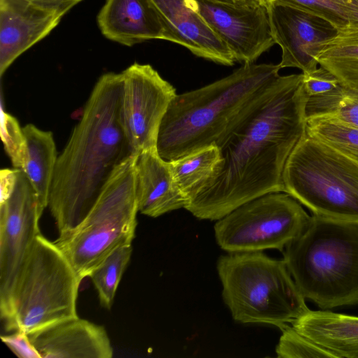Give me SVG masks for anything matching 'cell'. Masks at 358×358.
Wrapping results in <instances>:
<instances>
[{
	"label": "cell",
	"instance_id": "6da1fadb",
	"mask_svg": "<svg viewBox=\"0 0 358 358\" xmlns=\"http://www.w3.org/2000/svg\"><path fill=\"white\" fill-rule=\"evenodd\" d=\"M303 73L279 76L232 122L216 145L222 162L187 199L185 209L218 220L271 192H285L283 171L306 130Z\"/></svg>",
	"mask_w": 358,
	"mask_h": 358
},
{
	"label": "cell",
	"instance_id": "7a4b0ae2",
	"mask_svg": "<svg viewBox=\"0 0 358 358\" xmlns=\"http://www.w3.org/2000/svg\"><path fill=\"white\" fill-rule=\"evenodd\" d=\"M122 87V73L99 78L57 157L48 207L59 234L85 218L117 167L135 155L120 121Z\"/></svg>",
	"mask_w": 358,
	"mask_h": 358
},
{
	"label": "cell",
	"instance_id": "3957f363",
	"mask_svg": "<svg viewBox=\"0 0 358 358\" xmlns=\"http://www.w3.org/2000/svg\"><path fill=\"white\" fill-rule=\"evenodd\" d=\"M279 64H247L201 88L176 94L161 122L157 150L166 162L215 144L280 76Z\"/></svg>",
	"mask_w": 358,
	"mask_h": 358
},
{
	"label": "cell",
	"instance_id": "277c9868",
	"mask_svg": "<svg viewBox=\"0 0 358 358\" xmlns=\"http://www.w3.org/2000/svg\"><path fill=\"white\" fill-rule=\"evenodd\" d=\"M282 253L305 299L323 309L358 304V221L313 215Z\"/></svg>",
	"mask_w": 358,
	"mask_h": 358
},
{
	"label": "cell",
	"instance_id": "5b68a950",
	"mask_svg": "<svg viewBox=\"0 0 358 358\" xmlns=\"http://www.w3.org/2000/svg\"><path fill=\"white\" fill-rule=\"evenodd\" d=\"M217 271L236 322L281 328L309 310L283 259L262 251L228 252L219 257Z\"/></svg>",
	"mask_w": 358,
	"mask_h": 358
},
{
	"label": "cell",
	"instance_id": "8992f818",
	"mask_svg": "<svg viewBox=\"0 0 358 358\" xmlns=\"http://www.w3.org/2000/svg\"><path fill=\"white\" fill-rule=\"evenodd\" d=\"M136 158L131 155L117 167L85 218L54 241L81 280L115 249L131 245L138 212Z\"/></svg>",
	"mask_w": 358,
	"mask_h": 358
},
{
	"label": "cell",
	"instance_id": "52a82bcc",
	"mask_svg": "<svg viewBox=\"0 0 358 358\" xmlns=\"http://www.w3.org/2000/svg\"><path fill=\"white\" fill-rule=\"evenodd\" d=\"M285 192L313 215L358 221V163L306 132L283 171Z\"/></svg>",
	"mask_w": 358,
	"mask_h": 358
},
{
	"label": "cell",
	"instance_id": "ba28073f",
	"mask_svg": "<svg viewBox=\"0 0 358 358\" xmlns=\"http://www.w3.org/2000/svg\"><path fill=\"white\" fill-rule=\"evenodd\" d=\"M81 281L55 243L38 234L15 287L6 330L28 334L78 317Z\"/></svg>",
	"mask_w": 358,
	"mask_h": 358
},
{
	"label": "cell",
	"instance_id": "9c48e42d",
	"mask_svg": "<svg viewBox=\"0 0 358 358\" xmlns=\"http://www.w3.org/2000/svg\"><path fill=\"white\" fill-rule=\"evenodd\" d=\"M310 216L289 194L271 192L248 201L217 220L218 245L227 252L283 251Z\"/></svg>",
	"mask_w": 358,
	"mask_h": 358
},
{
	"label": "cell",
	"instance_id": "30bf717a",
	"mask_svg": "<svg viewBox=\"0 0 358 358\" xmlns=\"http://www.w3.org/2000/svg\"><path fill=\"white\" fill-rule=\"evenodd\" d=\"M41 215L36 193L19 169L13 192L0 203V313L3 324L10 316L15 287L34 241L41 234Z\"/></svg>",
	"mask_w": 358,
	"mask_h": 358
},
{
	"label": "cell",
	"instance_id": "8fae6325",
	"mask_svg": "<svg viewBox=\"0 0 358 358\" xmlns=\"http://www.w3.org/2000/svg\"><path fill=\"white\" fill-rule=\"evenodd\" d=\"M121 73L120 121L132 152L137 155L157 148L161 122L177 94L150 64L135 62Z\"/></svg>",
	"mask_w": 358,
	"mask_h": 358
},
{
	"label": "cell",
	"instance_id": "7c38bea8",
	"mask_svg": "<svg viewBox=\"0 0 358 358\" xmlns=\"http://www.w3.org/2000/svg\"><path fill=\"white\" fill-rule=\"evenodd\" d=\"M224 41L235 60L253 64L274 44L267 8L237 1L187 0Z\"/></svg>",
	"mask_w": 358,
	"mask_h": 358
},
{
	"label": "cell",
	"instance_id": "4fadbf2b",
	"mask_svg": "<svg viewBox=\"0 0 358 358\" xmlns=\"http://www.w3.org/2000/svg\"><path fill=\"white\" fill-rule=\"evenodd\" d=\"M76 4L44 0H0V76L45 38Z\"/></svg>",
	"mask_w": 358,
	"mask_h": 358
},
{
	"label": "cell",
	"instance_id": "5bb4252c",
	"mask_svg": "<svg viewBox=\"0 0 358 358\" xmlns=\"http://www.w3.org/2000/svg\"><path fill=\"white\" fill-rule=\"evenodd\" d=\"M267 10L273 40L282 50L280 68L316 69L317 56L338 29L321 17L274 1Z\"/></svg>",
	"mask_w": 358,
	"mask_h": 358
},
{
	"label": "cell",
	"instance_id": "9a60e30c",
	"mask_svg": "<svg viewBox=\"0 0 358 358\" xmlns=\"http://www.w3.org/2000/svg\"><path fill=\"white\" fill-rule=\"evenodd\" d=\"M164 29L165 41L188 49L197 57L232 66L235 58L224 41L187 0H150Z\"/></svg>",
	"mask_w": 358,
	"mask_h": 358
},
{
	"label": "cell",
	"instance_id": "2e32d148",
	"mask_svg": "<svg viewBox=\"0 0 358 358\" xmlns=\"http://www.w3.org/2000/svg\"><path fill=\"white\" fill-rule=\"evenodd\" d=\"M41 358H111L105 328L78 317L27 334Z\"/></svg>",
	"mask_w": 358,
	"mask_h": 358
},
{
	"label": "cell",
	"instance_id": "e0dca14e",
	"mask_svg": "<svg viewBox=\"0 0 358 358\" xmlns=\"http://www.w3.org/2000/svg\"><path fill=\"white\" fill-rule=\"evenodd\" d=\"M135 185L138 210L143 215L157 217L186 206L187 199L173 177L169 162L159 156L157 148L136 155Z\"/></svg>",
	"mask_w": 358,
	"mask_h": 358
},
{
	"label": "cell",
	"instance_id": "ac0fdd59",
	"mask_svg": "<svg viewBox=\"0 0 358 358\" xmlns=\"http://www.w3.org/2000/svg\"><path fill=\"white\" fill-rule=\"evenodd\" d=\"M101 34L126 46L164 40V29L150 0H106L96 17Z\"/></svg>",
	"mask_w": 358,
	"mask_h": 358
},
{
	"label": "cell",
	"instance_id": "d6986e66",
	"mask_svg": "<svg viewBox=\"0 0 358 358\" xmlns=\"http://www.w3.org/2000/svg\"><path fill=\"white\" fill-rule=\"evenodd\" d=\"M291 324L301 334L339 358H358V317L309 309Z\"/></svg>",
	"mask_w": 358,
	"mask_h": 358
},
{
	"label": "cell",
	"instance_id": "ffe728a7",
	"mask_svg": "<svg viewBox=\"0 0 358 358\" xmlns=\"http://www.w3.org/2000/svg\"><path fill=\"white\" fill-rule=\"evenodd\" d=\"M27 142V153L21 169L35 190L41 214L48 206L51 185L57 160L53 134L33 124L22 127Z\"/></svg>",
	"mask_w": 358,
	"mask_h": 358
},
{
	"label": "cell",
	"instance_id": "44dd1931",
	"mask_svg": "<svg viewBox=\"0 0 358 358\" xmlns=\"http://www.w3.org/2000/svg\"><path fill=\"white\" fill-rule=\"evenodd\" d=\"M345 87L358 91V32L338 31L317 56Z\"/></svg>",
	"mask_w": 358,
	"mask_h": 358
},
{
	"label": "cell",
	"instance_id": "7402d4cb",
	"mask_svg": "<svg viewBox=\"0 0 358 358\" xmlns=\"http://www.w3.org/2000/svg\"><path fill=\"white\" fill-rule=\"evenodd\" d=\"M221 162L220 150L213 144L169 162L173 177L187 201L213 176Z\"/></svg>",
	"mask_w": 358,
	"mask_h": 358
},
{
	"label": "cell",
	"instance_id": "603a6c76",
	"mask_svg": "<svg viewBox=\"0 0 358 358\" xmlns=\"http://www.w3.org/2000/svg\"><path fill=\"white\" fill-rule=\"evenodd\" d=\"M306 120L329 116L358 128V91L343 87L327 93L309 96L306 106Z\"/></svg>",
	"mask_w": 358,
	"mask_h": 358
},
{
	"label": "cell",
	"instance_id": "cb8c5ba5",
	"mask_svg": "<svg viewBox=\"0 0 358 358\" xmlns=\"http://www.w3.org/2000/svg\"><path fill=\"white\" fill-rule=\"evenodd\" d=\"M308 134L338 150L358 163V128L329 116L306 120Z\"/></svg>",
	"mask_w": 358,
	"mask_h": 358
},
{
	"label": "cell",
	"instance_id": "d4e9b609",
	"mask_svg": "<svg viewBox=\"0 0 358 358\" xmlns=\"http://www.w3.org/2000/svg\"><path fill=\"white\" fill-rule=\"evenodd\" d=\"M131 253V245L117 248L90 275L97 291L101 304L107 309H110L113 305L118 285L129 264Z\"/></svg>",
	"mask_w": 358,
	"mask_h": 358
},
{
	"label": "cell",
	"instance_id": "484cf974",
	"mask_svg": "<svg viewBox=\"0 0 358 358\" xmlns=\"http://www.w3.org/2000/svg\"><path fill=\"white\" fill-rule=\"evenodd\" d=\"M282 334L275 348L279 358H339L331 350L318 345L287 324L280 328Z\"/></svg>",
	"mask_w": 358,
	"mask_h": 358
},
{
	"label": "cell",
	"instance_id": "4316f807",
	"mask_svg": "<svg viewBox=\"0 0 358 358\" xmlns=\"http://www.w3.org/2000/svg\"><path fill=\"white\" fill-rule=\"evenodd\" d=\"M273 1L321 17L331 23L338 31L344 29L347 26V0H274Z\"/></svg>",
	"mask_w": 358,
	"mask_h": 358
},
{
	"label": "cell",
	"instance_id": "83f0119b",
	"mask_svg": "<svg viewBox=\"0 0 358 358\" xmlns=\"http://www.w3.org/2000/svg\"><path fill=\"white\" fill-rule=\"evenodd\" d=\"M1 138L14 168L22 169L27 159L26 138L17 120L1 106Z\"/></svg>",
	"mask_w": 358,
	"mask_h": 358
},
{
	"label": "cell",
	"instance_id": "f1b7e54d",
	"mask_svg": "<svg viewBox=\"0 0 358 358\" xmlns=\"http://www.w3.org/2000/svg\"><path fill=\"white\" fill-rule=\"evenodd\" d=\"M302 73L303 86L308 97L327 93L341 85L336 76L321 66L312 71Z\"/></svg>",
	"mask_w": 358,
	"mask_h": 358
},
{
	"label": "cell",
	"instance_id": "f546056e",
	"mask_svg": "<svg viewBox=\"0 0 358 358\" xmlns=\"http://www.w3.org/2000/svg\"><path fill=\"white\" fill-rule=\"evenodd\" d=\"M1 339L20 358H41L24 332L15 331L10 335H2Z\"/></svg>",
	"mask_w": 358,
	"mask_h": 358
},
{
	"label": "cell",
	"instance_id": "4dcf8cb0",
	"mask_svg": "<svg viewBox=\"0 0 358 358\" xmlns=\"http://www.w3.org/2000/svg\"><path fill=\"white\" fill-rule=\"evenodd\" d=\"M19 169H3L0 171V203L5 201L13 192Z\"/></svg>",
	"mask_w": 358,
	"mask_h": 358
},
{
	"label": "cell",
	"instance_id": "1f68e13d",
	"mask_svg": "<svg viewBox=\"0 0 358 358\" xmlns=\"http://www.w3.org/2000/svg\"><path fill=\"white\" fill-rule=\"evenodd\" d=\"M347 26L343 30L358 32V0H347Z\"/></svg>",
	"mask_w": 358,
	"mask_h": 358
},
{
	"label": "cell",
	"instance_id": "d6a6232c",
	"mask_svg": "<svg viewBox=\"0 0 358 358\" xmlns=\"http://www.w3.org/2000/svg\"><path fill=\"white\" fill-rule=\"evenodd\" d=\"M274 0H238V1L250 4V5H255V6H262L268 7Z\"/></svg>",
	"mask_w": 358,
	"mask_h": 358
},
{
	"label": "cell",
	"instance_id": "836d02e7",
	"mask_svg": "<svg viewBox=\"0 0 358 358\" xmlns=\"http://www.w3.org/2000/svg\"><path fill=\"white\" fill-rule=\"evenodd\" d=\"M44 1H68L74 3L76 5L83 0H44Z\"/></svg>",
	"mask_w": 358,
	"mask_h": 358
},
{
	"label": "cell",
	"instance_id": "e575fe53",
	"mask_svg": "<svg viewBox=\"0 0 358 358\" xmlns=\"http://www.w3.org/2000/svg\"><path fill=\"white\" fill-rule=\"evenodd\" d=\"M219 2L227 3H235L238 0H213Z\"/></svg>",
	"mask_w": 358,
	"mask_h": 358
}]
</instances>
